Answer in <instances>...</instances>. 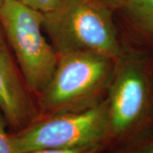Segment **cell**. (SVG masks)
I'll use <instances>...</instances> for the list:
<instances>
[{
  "label": "cell",
  "mask_w": 153,
  "mask_h": 153,
  "mask_svg": "<svg viewBox=\"0 0 153 153\" xmlns=\"http://www.w3.org/2000/svg\"><path fill=\"white\" fill-rule=\"evenodd\" d=\"M152 70H153V62H152Z\"/></svg>",
  "instance_id": "14"
},
{
  "label": "cell",
  "mask_w": 153,
  "mask_h": 153,
  "mask_svg": "<svg viewBox=\"0 0 153 153\" xmlns=\"http://www.w3.org/2000/svg\"><path fill=\"white\" fill-rule=\"evenodd\" d=\"M44 15L20 0L0 3V26L30 88L41 93L50 81L58 53L43 33Z\"/></svg>",
  "instance_id": "5"
},
{
  "label": "cell",
  "mask_w": 153,
  "mask_h": 153,
  "mask_svg": "<svg viewBox=\"0 0 153 153\" xmlns=\"http://www.w3.org/2000/svg\"><path fill=\"white\" fill-rule=\"evenodd\" d=\"M107 99L109 137L105 148L153 134V70L136 55L117 60Z\"/></svg>",
  "instance_id": "1"
},
{
  "label": "cell",
  "mask_w": 153,
  "mask_h": 153,
  "mask_svg": "<svg viewBox=\"0 0 153 153\" xmlns=\"http://www.w3.org/2000/svg\"><path fill=\"white\" fill-rule=\"evenodd\" d=\"M101 153H153V134L132 142L105 148Z\"/></svg>",
  "instance_id": "8"
},
{
  "label": "cell",
  "mask_w": 153,
  "mask_h": 153,
  "mask_svg": "<svg viewBox=\"0 0 153 153\" xmlns=\"http://www.w3.org/2000/svg\"><path fill=\"white\" fill-rule=\"evenodd\" d=\"M0 153H17L12 141L11 133L8 131V125L1 111H0Z\"/></svg>",
  "instance_id": "9"
},
{
  "label": "cell",
  "mask_w": 153,
  "mask_h": 153,
  "mask_svg": "<svg viewBox=\"0 0 153 153\" xmlns=\"http://www.w3.org/2000/svg\"><path fill=\"white\" fill-rule=\"evenodd\" d=\"M2 1H3V0H0V3H1V2H2Z\"/></svg>",
  "instance_id": "13"
},
{
  "label": "cell",
  "mask_w": 153,
  "mask_h": 153,
  "mask_svg": "<svg viewBox=\"0 0 153 153\" xmlns=\"http://www.w3.org/2000/svg\"><path fill=\"white\" fill-rule=\"evenodd\" d=\"M105 149V146H88L82 147L74 148H51L33 151L27 153H101Z\"/></svg>",
  "instance_id": "10"
},
{
  "label": "cell",
  "mask_w": 153,
  "mask_h": 153,
  "mask_svg": "<svg viewBox=\"0 0 153 153\" xmlns=\"http://www.w3.org/2000/svg\"><path fill=\"white\" fill-rule=\"evenodd\" d=\"M108 137L107 100L82 111L41 115L22 130L11 133L17 153L97 145L105 148Z\"/></svg>",
  "instance_id": "4"
},
{
  "label": "cell",
  "mask_w": 153,
  "mask_h": 153,
  "mask_svg": "<svg viewBox=\"0 0 153 153\" xmlns=\"http://www.w3.org/2000/svg\"><path fill=\"white\" fill-rule=\"evenodd\" d=\"M107 4L120 11L130 25L153 44V0H109Z\"/></svg>",
  "instance_id": "7"
},
{
  "label": "cell",
  "mask_w": 153,
  "mask_h": 153,
  "mask_svg": "<svg viewBox=\"0 0 153 153\" xmlns=\"http://www.w3.org/2000/svg\"><path fill=\"white\" fill-rule=\"evenodd\" d=\"M0 111L8 128L22 130L38 116L22 85L8 45L0 32Z\"/></svg>",
  "instance_id": "6"
},
{
  "label": "cell",
  "mask_w": 153,
  "mask_h": 153,
  "mask_svg": "<svg viewBox=\"0 0 153 153\" xmlns=\"http://www.w3.org/2000/svg\"><path fill=\"white\" fill-rule=\"evenodd\" d=\"M24 4L41 13H48L59 4L60 0H20Z\"/></svg>",
  "instance_id": "11"
},
{
  "label": "cell",
  "mask_w": 153,
  "mask_h": 153,
  "mask_svg": "<svg viewBox=\"0 0 153 153\" xmlns=\"http://www.w3.org/2000/svg\"><path fill=\"white\" fill-rule=\"evenodd\" d=\"M43 27L58 54L88 51L117 60L123 53L112 9L103 0H60Z\"/></svg>",
  "instance_id": "2"
},
{
  "label": "cell",
  "mask_w": 153,
  "mask_h": 153,
  "mask_svg": "<svg viewBox=\"0 0 153 153\" xmlns=\"http://www.w3.org/2000/svg\"><path fill=\"white\" fill-rule=\"evenodd\" d=\"M103 1H105V3H107V2H108V1H109V0H103Z\"/></svg>",
  "instance_id": "12"
},
{
  "label": "cell",
  "mask_w": 153,
  "mask_h": 153,
  "mask_svg": "<svg viewBox=\"0 0 153 153\" xmlns=\"http://www.w3.org/2000/svg\"><path fill=\"white\" fill-rule=\"evenodd\" d=\"M55 72L41 92V115L77 111L94 104L89 98L111 83L116 61L88 51L58 54Z\"/></svg>",
  "instance_id": "3"
}]
</instances>
